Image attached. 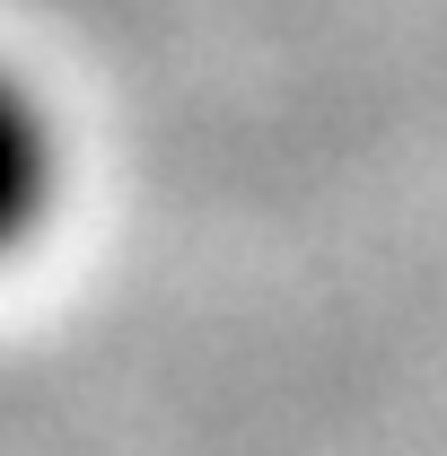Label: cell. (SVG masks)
Instances as JSON below:
<instances>
[{"mask_svg":"<svg viewBox=\"0 0 447 456\" xmlns=\"http://www.w3.org/2000/svg\"><path fill=\"white\" fill-rule=\"evenodd\" d=\"M61 193V132H53V106L0 61V255H18L45 211Z\"/></svg>","mask_w":447,"mask_h":456,"instance_id":"cell-1","label":"cell"}]
</instances>
